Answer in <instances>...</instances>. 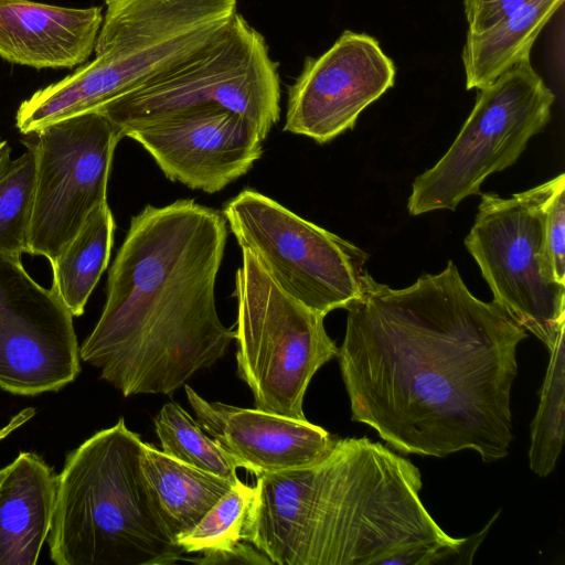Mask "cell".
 I'll use <instances>...</instances> for the list:
<instances>
[{"label": "cell", "instance_id": "1", "mask_svg": "<svg viewBox=\"0 0 565 565\" xmlns=\"http://www.w3.org/2000/svg\"><path fill=\"white\" fill-rule=\"evenodd\" d=\"M338 361L352 419L402 454L504 458L513 440L516 348L526 338L494 301L475 297L449 260L394 289L367 271L347 307Z\"/></svg>", "mask_w": 565, "mask_h": 565}, {"label": "cell", "instance_id": "2", "mask_svg": "<svg viewBox=\"0 0 565 565\" xmlns=\"http://www.w3.org/2000/svg\"><path fill=\"white\" fill-rule=\"evenodd\" d=\"M227 241L222 211L180 199L131 217L107 297L79 358L124 396L170 395L222 359L235 331L217 313Z\"/></svg>", "mask_w": 565, "mask_h": 565}, {"label": "cell", "instance_id": "3", "mask_svg": "<svg viewBox=\"0 0 565 565\" xmlns=\"http://www.w3.org/2000/svg\"><path fill=\"white\" fill-rule=\"evenodd\" d=\"M243 541L278 565H388L455 545L424 507L416 466L366 437L338 439L320 462L257 475Z\"/></svg>", "mask_w": 565, "mask_h": 565}, {"label": "cell", "instance_id": "4", "mask_svg": "<svg viewBox=\"0 0 565 565\" xmlns=\"http://www.w3.org/2000/svg\"><path fill=\"white\" fill-rule=\"evenodd\" d=\"M143 441L124 418L71 451L55 476L47 543L56 565H170L169 536L141 470Z\"/></svg>", "mask_w": 565, "mask_h": 565}, {"label": "cell", "instance_id": "5", "mask_svg": "<svg viewBox=\"0 0 565 565\" xmlns=\"http://www.w3.org/2000/svg\"><path fill=\"white\" fill-rule=\"evenodd\" d=\"M95 57L34 92L15 114L26 135L99 109L209 45L235 15L237 0H105Z\"/></svg>", "mask_w": 565, "mask_h": 565}, {"label": "cell", "instance_id": "6", "mask_svg": "<svg viewBox=\"0 0 565 565\" xmlns=\"http://www.w3.org/2000/svg\"><path fill=\"white\" fill-rule=\"evenodd\" d=\"M235 276L237 374L258 409L305 420L303 398L316 372L339 348L324 315L286 292L247 247Z\"/></svg>", "mask_w": 565, "mask_h": 565}, {"label": "cell", "instance_id": "7", "mask_svg": "<svg viewBox=\"0 0 565 565\" xmlns=\"http://www.w3.org/2000/svg\"><path fill=\"white\" fill-rule=\"evenodd\" d=\"M278 66L264 35L236 12L195 55L97 110L125 137L170 114L217 105L246 118L265 139L280 118Z\"/></svg>", "mask_w": 565, "mask_h": 565}, {"label": "cell", "instance_id": "8", "mask_svg": "<svg viewBox=\"0 0 565 565\" xmlns=\"http://www.w3.org/2000/svg\"><path fill=\"white\" fill-rule=\"evenodd\" d=\"M475 107L441 159L413 182L409 214L455 210L486 178L515 163L551 118L554 94L522 61L478 89Z\"/></svg>", "mask_w": 565, "mask_h": 565}, {"label": "cell", "instance_id": "9", "mask_svg": "<svg viewBox=\"0 0 565 565\" xmlns=\"http://www.w3.org/2000/svg\"><path fill=\"white\" fill-rule=\"evenodd\" d=\"M546 182L510 198L481 194L465 245L493 301L551 351L565 328V285L547 273L543 256Z\"/></svg>", "mask_w": 565, "mask_h": 565}, {"label": "cell", "instance_id": "10", "mask_svg": "<svg viewBox=\"0 0 565 565\" xmlns=\"http://www.w3.org/2000/svg\"><path fill=\"white\" fill-rule=\"evenodd\" d=\"M222 212L238 245L301 303L327 316L360 295L369 256L352 243L252 189L227 201Z\"/></svg>", "mask_w": 565, "mask_h": 565}, {"label": "cell", "instance_id": "11", "mask_svg": "<svg viewBox=\"0 0 565 565\" xmlns=\"http://www.w3.org/2000/svg\"><path fill=\"white\" fill-rule=\"evenodd\" d=\"M23 141L34 157L28 253L51 265L89 214L107 203L113 157L122 135L99 110L49 124Z\"/></svg>", "mask_w": 565, "mask_h": 565}, {"label": "cell", "instance_id": "12", "mask_svg": "<svg viewBox=\"0 0 565 565\" xmlns=\"http://www.w3.org/2000/svg\"><path fill=\"white\" fill-rule=\"evenodd\" d=\"M73 316L39 285L21 257L0 254V388L14 395L56 392L81 372Z\"/></svg>", "mask_w": 565, "mask_h": 565}, {"label": "cell", "instance_id": "13", "mask_svg": "<svg viewBox=\"0 0 565 565\" xmlns=\"http://www.w3.org/2000/svg\"><path fill=\"white\" fill-rule=\"evenodd\" d=\"M395 66L371 35L344 31L318 57H306L288 88L284 131L327 143L394 85Z\"/></svg>", "mask_w": 565, "mask_h": 565}, {"label": "cell", "instance_id": "14", "mask_svg": "<svg viewBox=\"0 0 565 565\" xmlns=\"http://www.w3.org/2000/svg\"><path fill=\"white\" fill-rule=\"evenodd\" d=\"M125 137L140 143L169 180L206 193L246 174L264 140L246 118L217 105L170 114Z\"/></svg>", "mask_w": 565, "mask_h": 565}, {"label": "cell", "instance_id": "15", "mask_svg": "<svg viewBox=\"0 0 565 565\" xmlns=\"http://www.w3.org/2000/svg\"><path fill=\"white\" fill-rule=\"evenodd\" d=\"M184 388L199 425L255 476L318 463L338 440L307 419L209 402L189 385Z\"/></svg>", "mask_w": 565, "mask_h": 565}, {"label": "cell", "instance_id": "16", "mask_svg": "<svg viewBox=\"0 0 565 565\" xmlns=\"http://www.w3.org/2000/svg\"><path fill=\"white\" fill-rule=\"evenodd\" d=\"M103 8L0 0V57L42 68H73L94 53Z\"/></svg>", "mask_w": 565, "mask_h": 565}, {"label": "cell", "instance_id": "17", "mask_svg": "<svg viewBox=\"0 0 565 565\" xmlns=\"http://www.w3.org/2000/svg\"><path fill=\"white\" fill-rule=\"evenodd\" d=\"M563 1L465 0L466 88L480 89L515 64L530 60L536 38Z\"/></svg>", "mask_w": 565, "mask_h": 565}, {"label": "cell", "instance_id": "18", "mask_svg": "<svg viewBox=\"0 0 565 565\" xmlns=\"http://www.w3.org/2000/svg\"><path fill=\"white\" fill-rule=\"evenodd\" d=\"M2 471L0 565H34L50 532L55 476L31 451H21Z\"/></svg>", "mask_w": 565, "mask_h": 565}, {"label": "cell", "instance_id": "19", "mask_svg": "<svg viewBox=\"0 0 565 565\" xmlns=\"http://www.w3.org/2000/svg\"><path fill=\"white\" fill-rule=\"evenodd\" d=\"M140 462L149 493L175 543L236 482L181 462L147 443Z\"/></svg>", "mask_w": 565, "mask_h": 565}, {"label": "cell", "instance_id": "20", "mask_svg": "<svg viewBox=\"0 0 565 565\" xmlns=\"http://www.w3.org/2000/svg\"><path fill=\"white\" fill-rule=\"evenodd\" d=\"M114 231L113 213L108 203H104L89 214L79 232L51 265V288L73 317L83 315L92 291L107 268Z\"/></svg>", "mask_w": 565, "mask_h": 565}, {"label": "cell", "instance_id": "21", "mask_svg": "<svg viewBox=\"0 0 565 565\" xmlns=\"http://www.w3.org/2000/svg\"><path fill=\"white\" fill-rule=\"evenodd\" d=\"M254 488L236 480L224 494L177 544L184 553H201L194 563L270 564L254 546L243 541V526Z\"/></svg>", "mask_w": 565, "mask_h": 565}, {"label": "cell", "instance_id": "22", "mask_svg": "<svg viewBox=\"0 0 565 565\" xmlns=\"http://www.w3.org/2000/svg\"><path fill=\"white\" fill-rule=\"evenodd\" d=\"M161 450L186 465L236 481L245 465L209 436L178 403H166L154 417Z\"/></svg>", "mask_w": 565, "mask_h": 565}, {"label": "cell", "instance_id": "23", "mask_svg": "<svg viewBox=\"0 0 565 565\" xmlns=\"http://www.w3.org/2000/svg\"><path fill=\"white\" fill-rule=\"evenodd\" d=\"M35 188V163L30 150L12 159L7 140L0 142V254L28 253V234Z\"/></svg>", "mask_w": 565, "mask_h": 565}, {"label": "cell", "instance_id": "24", "mask_svg": "<svg viewBox=\"0 0 565 565\" xmlns=\"http://www.w3.org/2000/svg\"><path fill=\"white\" fill-rule=\"evenodd\" d=\"M562 332L550 351V362L541 388L540 403L531 423L529 461L540 477L548 476L556 466L564 444L565 350Z\"/></svg>", "mask_w": 565, "mask_h": 565}, {"label": "cell", "instance_id": "25", "mask_svg": "<svg viewBox=\"0 0 565 565\" xmlns=\"http://www.w3.org/2000/svg\"><path fill=\"white\" fill-rule=\"evenodd\" d=\"M543 256L548 275L565 285V175L546 181Z\"/></svg>", "mask_w": 565, "mask_h": 565}, {"label": "cell", "instance_id": "26", "mask_svg": "<svg viewBox=\"0 0 565 565\" xmlns=\"http://www.w3.org/2000/svg\"><path fill=\"white\" fill-rule=\"evenodd\" d=\"M2 473H3V471H2V469H0V480L2 478Z\"/></svg>", "mask_w": 565, "mask_h": 565}, {"label": "cell", "instance_id": "27", "mask_svg": "<svg viewBox=\"0 0 565 565\" xmlns=\"http://www.w3.org/2000/svg\"><path fill=\"white\" fill-rule=\"evenodd\" d=\"M0 142H1V139H0Z\"/></svg>", "mask_w": 565, "mask_h": 565}]
</instances>
